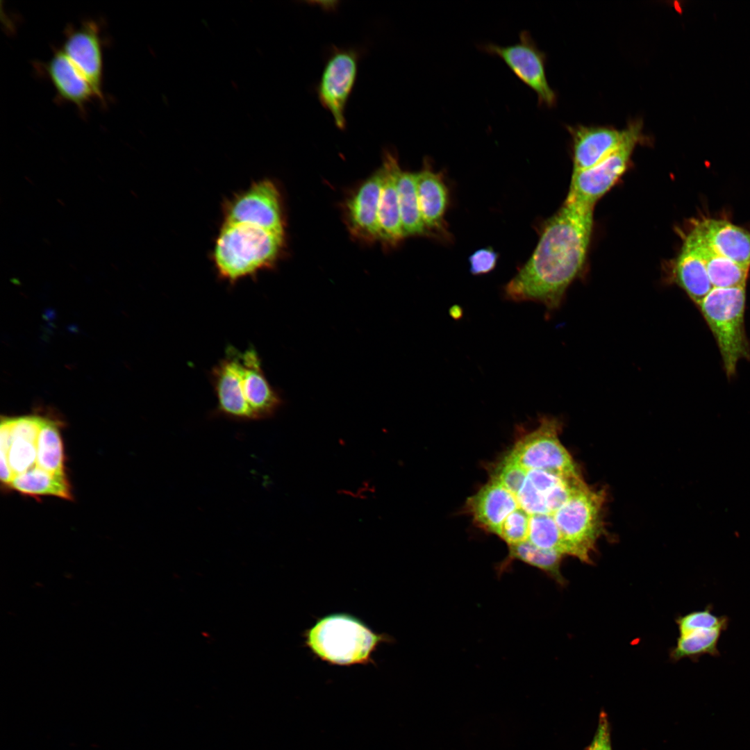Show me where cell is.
I'll list each match as a JSON object with an SVG mask.
<instances>
[{
  "mask_svg": "<svg viewBox=\"0 0 750 750\" xmlns=\"http://www.w3.org/2000/svg\"><path fill=\"white\" fill-rule=\"evenodd\" d=\"M593 210L594 206L567 197L544 224L531 258L504 287L506 299L538 302L549 310L560 307L566 290L584 266Z\"/></svg>",
  "mask_w": 750,
  "mask_h": 750,
  "instance_id": "cell-1",
  "label": "cell"
},
{
  "mask_svg": "<svg viewBox=\"0 0 750 750\" xmlns=\"http://www.w3.org/2000/svg\"><path fill=\"white\" fill-rule=\"evenodd\" d=\"M212 383L218 410L237 420H257L274 415L282 403L269 383L255 349L228 347L212 369Z\"/></svg>",
  "mask_w": 750,
  "mask_h": 750,
  "instance_id": "cell-2",
  "label": "cell"
},
{
  "mask_svg": "<svg viewBox=\"0 0 750 750\" xmlns=\"http://www.w3.org/2000/svg\"><path fill=\"white\" fill-rule=\"evenodd\" d=\"M285 244V235L260 226L223 222L212 257L218 275L234 283L274 267Z\"/></svg>",
  "mask_w": 750,
  "mask_h": 750,
  "instance_id": "cell-3",
  "label": "cell"
},
{
  "mask_svg": "<svg viewBox=\"0 0 750 750\" xmlns=\"http://www.w3.org/2000/svg\"><path fill=\"white\" fill-rule=\"evenodd\" d=\"M306 647L322 661L332 665L374 664L373 653L382 643L394 639L373 631L358 618L335 613L319 618L303 633Z\"/></svg>",
  "mask_w": 750,
  "mask_h": 750,
  "instance_id": "cell-4",
  "label": "cell"
},
{
  "mask_svg": "<svg viewBox=\"0 0 750 750\" xmlns=\"http://www.w3.org/2000/svg\"><path fill=\"white\" fill-rule=\"evenodd\" d=\"M745 303V287L712 288L698 306L715 339L728 378L735 375L738 361L750 360Z\"/></svg>",
  "mask_w": 750,
  "mask_h": 750,
  "instance_id": "cell-5",
  "label": "cell"
},
{
  "mask_svg": "<svg viewBox=\"0 0 750 750\" xmlns=\"http://www.w3.org/2000/svg\"><path fill=\"white\" fill-rule=\"evenodd\" d=\"M605 501L603 490L591 489L585 484L553 514L569 556L592 562L591 553L604 533L602 510Z\"/></svg>",
  "mask_w": 750,
  "mask_h": 750,
  "instance_id": "cell-6",
  "label": "cell"
},
{
  "mask_svg": "<svg viewBox=\"0 0 750 750\" xmlns=\"http://www.w3.org/2000/svg\"><path fill=\"white\" fill-rule=\"evenodd\" d=\"M560 422L544 417L533 431L524 435L508 453L526 469H542L560 476L581 478L572 456L560 442Z\"/></svg>",
  "mask_w": 750,
  "mask_h": 750,
  "instance_id": "cell-7",
  "label": "cell"
},
{
  "mask_svg": "<svg viewBox=\"0 0 750 750\" xmlns=\"http://www.w3.org/2000/svg\"><path fill=\"white\" fill-rule=\"evenodd\" d=\"M621 144L594 166L572 173L567 197L594 206L617 181L628 167L635 147L643 140L642 122H629Z\"/></svg>",
  "mask_w": 750,
  "mask_h": 750,
  "instance_id": "cell-8",
  "label": "cell"
},
{
  "mask_svg": "<svg viewBox=\"0 0 750 750\" xmlns=\"http://www.w3.org/2000/svg\"><path fill=\"white\" fill-rule=\"evenodd\" d=\"M360 56V49L356 47L333 46L315 88L319 103L340 130L347 127L346 107L356 81Z\"/></svg>",
  "mask_w": 750,
  "mask_h": 750,
  "instance_id": "cell-9",
  "label": "cell"
},
{
  "mask_svg": "<svg viewBox=\"0 0 750 750\" xmlns=\"http://www.w3.org/2000/svg\"><path fill=\"white\" fill-rule=\"evenodd\" d=\"M225 223H248L285 235L282 197L276 185L269 179L253 183L235 194L223 206Z\"/></svg>",
  "mask_w": 750,
  "mask_h": 750,
  "instance_id": "cell-10",
  "label": "cell"
},
{
  "mask_svg": "<svg viewBox=\"0 0 750 750\" xmlns=\"http://www.w3.org/2000/svg\"><path fill=\"white\" fill-rule=\"evenodd\" d=\"M478 47L500 58L522 83L535 92L540 105L551 108L556 104V94L546 76L545 53L538 47L528 31H521L519 41L514 44L499 46L488 42Z\"/></svg>",
  "mask_w": 750,
  "mask_h": 750,
  "instance_id": "cell-11",
  "label": "cell"
},
{
  "mask_svg": "<svg viewBox=\"0 0 750 750\" xmlns=\"http://www.w3.org/2000/svg\"><path fill=\"white\" fill-rule=\"evenodd\" d=\"M61 49L90 83L99 101L104 103L103 42L99 24L87 20L78 26L68 27Z\"/></svg>",
  "mask_w": 750,
  "mask_h": 750,
  "instance_id": "cell-12",
  "label": "cell"
},
{
  "mask_svg": "<svg viewBox=\"0 0 750 750\" xmlns=\"http://www.w3.org/2000/svg\"><path fill=\"white\" fill-rule=\"evenodd\" d=\"M44 418L39 416L11 417L8 440L1 442V480L9 485L15 476L34 467L38 435Z\"/></svg>",
  "mask_w": 750,
  "mask_h": 750,
  "instance_id": "cell-13",
  "label": "cell"
},
{
  "mask_svg": "<svg viewBox=\"0 0 750 750\" xmlns=\"http://www.w3.org/2000/svg\"><path fill=\"white\" fill-rule=\"evenodd\" d=\"M382 185L380 167L349 195L344 203L349 233L364 242L379 240L378 207Z\"/></svg>",
  "mask_w": 750,
  "mask_h": 750,
  "instance_id": "cell-14",
  "label": "cell"
},
{
  "mask_svg": "<svg viewBox=\"0 0 750 750\" xmlns=\"http://www.w3.org/2000/svg\"><path fill=\"white\" fill-rule=\"evenodd\" d=\"M380 169L382 185L378 207L379 241L394 246L404 238L397 192V176L401 167L394 153L385 150Z\"/></svg>",
  "mask_w": 750,
  "mask_h": 750,
  "instance_id": "cell-15",
  "label": "cell"
},
{
  "mask_svg": "<svg viewBox=\"0 0 750 750\" xmlns=\"http://www.w3.org/2000/svg\"><path fill=\"white\" fill-rule=\"evenodd\" d=\"M572 139V173L588 169L612 153L622 142L626 129L578 125L568 127Z\"/></svg>",
  "mask_w": 750,
  "mask_h": 750,
  "instance_id": "cell-16",
  "label": "cell"
},
{
  "mask_svg": "<svg viewBox=\"0 0 750 750\" xmlns=\"http://www.w3.org/2000/svg\"><path fill=\"white\" fill-rule=\"evenodd\" d=\"M44 69L60 99L76 106L83 114L89 103L99 101L90 83L61 48L54 51Z\"/></svg>",
  "mask_w": 750,
  "mask_h": 750,
  "instance_id": "cell-17",
  "label": "cell"
},
{
  "mask_svg": "<svg viewBox=\"0 0 750 750\" xmlns=\"http://www.w3.org/2000/svg\"><path fill=\"white\" fill-rule=\"evenodd\" d=\"M468 510L477 524L498 535L505 519L519 508L515 497L492 478L467 502Z\"/></svg>",
  "mask_w": 750,
  "mask_h": 750,
  "instance_id": "cell-18",
  "label": "cell"
},
{
  "mask_svg": "<svg viewBox=\"0 0 750 750\" xmlns=\"http://www.w3.org/2000/svg\"><path fill=\"white\" fill-rule=\"evenodd\" d=\"M714 251L749 269L750 233L728 222L704 219L692 229Z\"/></svg>",
  "mask_w": 750,
  "mask_h": 750,
  "instance_id": "cell-19",
  "label": "cell"
},
{
  "mask_svg": "<svg viewBox=\"0 0 750 750\" xmlns=\"http://www.w3.org/2000/svg\"><path fill=\"white\" fill-rule=\"evenodd\" d=\"M417 174V190L422 217L428 233H446L444 215L448 206V190L440 173L426 162Z\"/></svg>",
  "mask_w": 750,
  "mask_h": 750,
  "instance_id": "cell-20",
  "label": "cell"
},
{
  "mask_svg": "<svg viewBox=\"0 0 750 750\" xmlns=\"http://www.w3.org/2000/svg\"><path fill=\"white\" fill-rule=\"evenodd\" d=\"M683 244L703 261L712 288L745 287L749 269L717 253L692 230Z\"/></svg>",
  "mask_w": 750,
  "mask_h": 750,
  "instance_id": "cell-21",
  "label": "cell"
},
{
  "mask_svg": "<svg viewBox=\"0 0 750 750\" xmlns=\"http://www.w3.org/2000/svg\"><path fill=\"white\" fill-rule=\"evenodd\" d=\"M670 279L684 290L697 306L712 289L703 261L684 244L674 261Z\"/></svg>",
  "mask_w": 750,
  "mask_h": 750,
  "instance_id": "cell-22",
  "label": "cell"
},
{
  "mask_svg": "<svg viewBox=\"0 0 750 750\" xmlns=\"http://www.w3.org/2000/svg\"><path fill=\"white\" fill-rule=\"evenodd\" d=\"M397 192L404 238L428 234L420 212L417 190V174L400 169Z\"/></svg>",
  "mask_w": 750,
  "mask_h": 750,
  "instance_id": "cell-23",
  "label": "cell"
},
{
  "mask_svg": "<svg viewBox=\"0 0 750 750\" xmlns=\"http://www.w3.org/2000/svg\"><path fill=\"white\" fill-rule=\"evenodd\" d=\"M30 496L52 495L71 500V488L67 476L50 474L36 466L15 476L9 485Z\"/></svg>",
  "mask_w": 750,
  "mask_h": 750,
  "instance_id": "cell-24",
  "label": "cell"
},
{
  "mask_svg": "<svg viewBox=\"0 0 750 750\" xmlns=\"http://www.w3.org/2000/svg\"><path fill=\"white\" fill-rule=\"evenodd\" d=\"M62 441L56 423L44 418L37 443L35 466L53 475L66 476Z\"/></svg>",
  "mask_w": 750,
  "mask_h": 750,
  "instance_id": "cell-25",
  "label": "cell"
},
{
  "mask_svg": "<svg viewBox=\"0 0 750 750\" xmlns=\"http://www.w3.org/2000/svg\"><path fill=\"white\" fill-rule=\"evenodd\" d=\"M509 547L508 556L501 568L504 569L508 562L517 560L542 570L560 585L566 583L560 572L563 554L537 547L528 540Z\"/></svg>",
  "mask_w": 750,
  "mask_h": 750,
  "instance_id": "cell-26",
  "label": "cell"
},
{
  "mask_svg": "<svg viewBox=\"0 0 750 750\" xmlns=\"http://www.w3.org/2000/svg\"><path fill=\"white\" fill-rule=\"evenodd\" d=\"M722 629H703L681 634L675 647L672 649L670 657L677 661L684 658L697 660L701 656H719L718 642Z\"/></svg>",
  "mask_w": 750,
  "mask_h": 750,
  "instance_id": "cell-27",
  "label": "cell"
},
{
  "mask_svg": "<svg viewBox=\"0 0 750 750\" xmlns=\"http://www.w3.org/2000/svg\"><path fill=\"white\" fill-rule=\"evenodd\" d=\"M527 540L537 547L569 556L567 544L551 514L530 515Z\"/></svg>",
  "mask_w": 750,
  "mask_h": 750,
  "instance_id": "cell-28",
  "label": "cell"
},
{
  "mask_svg": "<svg viewBox=\"0 0 750 750\" xmlns=\"http://www.w3.org/2000/svg\"><path fill=\"white\" fill-rule=\"evenodd\" d=\"M679 634L703 629L726 630L729 619L726 616L713 614L712 606H708L703 610H697L680 616L676 619Z\"/></svg>",
  "mask_w": 750,
  "mask_h": 750,
  "instance_id": "cell-29",
  "label": "cell"
},
{
  "mask_svg": "<svg viewBox=\"0 0 750 750\" xmlns=\"http://www.w3.org/2000/svg\"><path fill=\"white\" fill-rule=\"evenodd\" d=\"M526 472L527 470L525 468L508 454L497 465L492 478L498 481L506 489L515 496L526 480Z\"/></svg>",
  "mask_w": 750,
  "mask_h": 750,
  "instance_id": "cell-30",
  "label": "cell"
},
{
  "mask_svg": "<svg viewBox=\"0 0 750 750\" xmlns=\"http://www.w3.org/2000/svg\"><path fill=\"white\" fill-rule=\"evenodd\" d=\"M529 518L530 515L519 507L505 519L498 535L509 546L526 541Z\"/></svg>",
  "mask_w": 750,
  "mask_h": 750,
  "instance_id": "cell-31",
  "label": "cell"
},
{
  "mask_svg": "<svg viewBox=\"0 0 750 750\" xmlns=\"http://www.w3.org/2000/svg\"><path fill=\"white\" fill-rule=\"evenodd\" d=\"M515 497L519 507L529 515L550 514L546 505L544 495L533 486L527 477L522 488Z\"/></svg>",
  "mask_w": 750,
  "mask_h": 750,
  "instance_id": "cell-32",
  "label": "cell"
},
{
  "mask_svg": "<svg viewBox=\"0 0 750 750\" xmlns=\"http://www.w3.org/2000/svg\"><path fill=\"white\" fill-rule=\"evenodd\" d=\"M497 258L498 254L490 247L478 249L469 258L470 272L476 275L488 273L494 268Z\"/></svg>",
  "mask_w": 750,
  "mask_h": 750,
  "instance_id": "cell-33",
  "label": "cell"
},
{
  "mask_svg": "<svg viewBox=\"0 0 750 750\" xmlns=\"http://www.w3.org/2000/svg\"><path fill=\"white\" fill-rule=\"evenodd\" d=\"M526 470V477L533 486L544 495L554 487L570 479L542 469Z\"/></svg>",
  "mask_w": 750,
  "mask_h": 750,
  "instance_id": "cell-34",
  "label": "cell"
},
{
  "mask_svg": "<svg viewBox=\"0 0 750 750\" xmlns=\"http://www.w3.org/2000/svg\"><path fill=\"white\" fill-rule=\"evenodd\" d=\"M585 750H612L610 738V724L607 713L601 710L594 735Z\"/></svg>",
  "mask_w": 750,
  "mask_h": 750,
  "instance_id": "cell-35",
  "label": "cell"
}]
</instances>
